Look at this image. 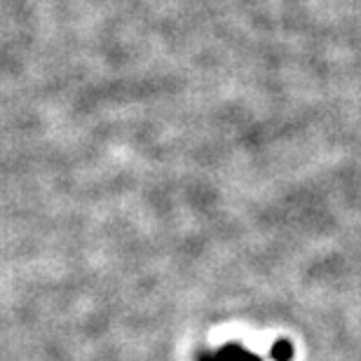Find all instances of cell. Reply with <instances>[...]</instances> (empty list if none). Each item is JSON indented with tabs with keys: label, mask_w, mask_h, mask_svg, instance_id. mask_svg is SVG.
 <instances>
[{
	"label": "cell",
	"mask_w": 361,
	"mask_h": 361,
	"mask_svg": "<svg viewBox=\"0 0 361 361\" xmlns=\"http://www.w3.org/2000/svg\"><path fill=\"white\" fill-rule=\"evenodd\" d=\"M197 361H263L254 352L242 348L240 343H228L216 352H200Z\"/></svg>",
	"instance_id": "cell-1"
},
{
	"label": "cell",
	"mask_w": 361,
	"mask_h": 361,
	"mask_svg": "<svg viewBox=\"0 0 361 361\" xmlns=\"http://www.w3.org/2000/svg\"><path fill=\"white\" fill-rule=\"evenodd\" d=\"M270 359L272 361H291L293 359V345L288 343L286 338H279V341L272 345Z\"/></svg>",
	"instance_id": "cell-2"
}]
</instances>
